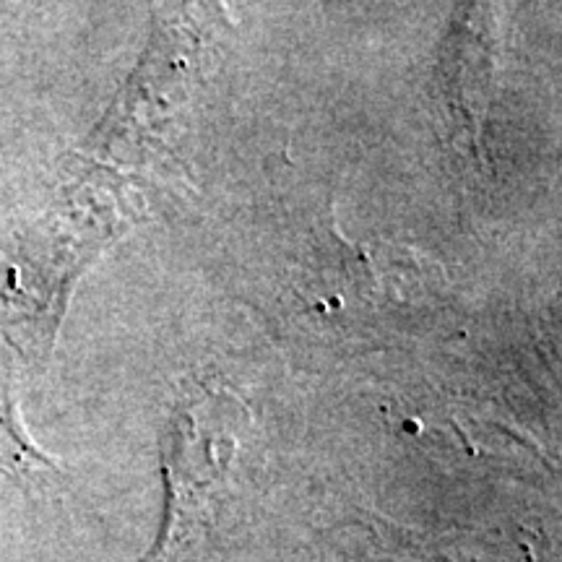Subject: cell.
I'll return each instance as SVG.
<instances>
[{
	"label": "cell",
	"instance_id": "1",
	"mask_svg": "<svg viewBox=\"0 0 562 562\" xmlns=\"http://www.w3.org/2000/svg\"><path fill=\"white\" fill-rule=\"evenodd\" d=\"M216 440L203 438V402L180 412L172 422L170 446V490H172V529L165 537L167 552L175 542H186L195 526V516L206 505V490L220 484L227 456L214 453Z\"/></svg>",
	"mask_w": 562,
	"mask_h": 562
},
{
	"label": "cell",
	"instance_id": "2",
	"mask_svg": "<svg viewBox=\"0 0 562 562\" xmlns=\"http://www.w3.org/2000/svg\"><path fill=\"white\" fill-rule=\"evenodd\" d=\"M0 472L13 474L21 482H42L55 474L50 459H45L21 430L9 391L0 385Z\"/></svg>",
	"mask_w": 562,
	"mask_h": 562
}]
</instances>
